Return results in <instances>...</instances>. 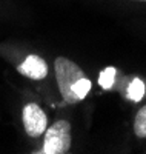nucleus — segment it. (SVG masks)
<instances>
[{"label": "nucleus", "instance_id": "nucleus-4", "mask_svg": "<svg viewBox=\"0 0 146 154\" xmlns=\"http://www.w3.org/2000/svg\"><path fill=\"white\" fill-rule=\"evenodd\" d=\"M17 71L31 80H43L48 75V65L40 56L29 54L20 65H17Z\"/></svg>", "mask_w": 146, "mask_h": 154}, {"label": "nucleus", "instance_id": "nucleus-7", "mask_svg": "<svg viewBox=\"0 0 146 154\" xmlns=\"http://www.w3.org/2000/svg\"><path fill=\"white\" fill-rule=\"evenodd\" d=\"M114 75H115V68H105L102 72H100V77H99V83L102 88L108 89L112 86L114 83Z\"/></svg>", "mask_w": 146, "mask_h": 154}, {"label": "nucleus", "instance_id": "nucleus-2", "mask_svg": "<svg viewBox=\"0 0 146 154\" xmlns=\"http://www.w3.org/2000/svg\"><path fill=\"white\" fill-rule=\"evenodd\" d=\"M71 148V123L68 120H57L45 131L43 149L45 154H65Z\"/></svg>", "mask_w": 146, "mask_h": 154}, {"label": "nucleus", "instance_id": "nucleus-1", "mask_svg": "<svg viewBox=\"0 0 146 154\" xmlns=\"http://www.w3.org/2000/svg\"><path fill=\"white\" fill-rule=\"evenodd\" d=\"M54 71H56L57 86H59V91L63 100L66 103H78L75 99V94H74V88L78 80L86 77L83 69L75 62L60 56L54 62Z\"/></svg>", "mask_w": 146, "mask_h": 154}, {"label": "nucleus", "instance_id": "nucleus-8", "mask_svg": "<svg viewBox=\"0 0 146 154\" xmlns=\"http://www.w3.org/2000/svg\"><path fill=\"white\" fill-rule=\"evenodd\" d=\"M143 2H146V0H143Z\"/></svg>", "mask_w": 146, "mask_h": 154}, {"label": "nucleus", "instance_id": "nucleus-5", "mask_svg": "<svg viewBox=\"0 0 146 154\" xmlns=\"http://www.w3.org/2000/svg\"><path fill=\"white\" fill-rule=\"evenodd\" d=\"M134 133L138 139H146V105L140 108L134 119Z\"/></svg>", "mask_w": 146, "mask_h": 154}, {"label": "nucleus", "instance_id": "nucleus-6", "mask_svg": "<svg viewBox=\"0 0 146 154\" xmlns=\"http://www.w3.org/2000/svg\"><path fill=\"white\" fill-rule=\"evenodd\" d=\"M128 99L132 102H138L144 96V83L140 79H134L128 86Z\"/></svg>", "mask_w": 146, "mask_h": 154}, {"label": "nucleus", "instance_id": "nucleus-3", "mask_svg": "<svg viewBox=\"0 0 146 154\" xmlns=\"http://www.w3.org/2000/svg\"><path fill=\"white\" fill-rule=\"evenodd\" d=\"M25 131L29 137H40L48 128V117L37 103H26L22 112Z\"/></svg>", "mask_w": 146, "mask_h": 154}]
</instances>
